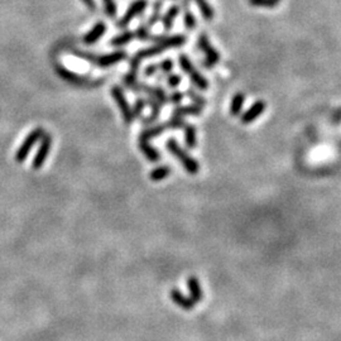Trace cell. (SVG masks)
Listing matches in <instances>:
<instances>
[{
	"label": "cell",
	"instance_id": "7c38bea8",
	"mask_svg": "<svg viewBox=\"0 0 341 341\" xmlns=\"http://www.w3.org/2000/svg\"><path fill=\"white\" fill-rule=\"evenodd\" d=\"M105 32H106V24L104 23V21H98V23L91 28V31H88L87 33L85 34L82 42L87 46L94 44V43L98 42L99 39L105 34Z\"/></svg>",
	"mask_w": 341,
	"mask_h": 341
},
{
	"label": "cell",
	"instance_id": "9a60e30c",
	"mask_svg": "<svg viewBox=\"0 0 341 341\" xmlns=\"http://www.w3.org/2000/svg\"><path fill=\"white\" fill-rule=\"evenodd\" d=\"M187 288H189L190 294H191V299L195 301L196 303L201 302L203 299L202 289H201L200 281L196 277H190L187 279Z\"/></svg>",
	"mask_w": 341,
	"mask_h": 341
},
{
	"label": "cell",
	"instance_id": "f1b7e54d",
	"mask_svg": "<svg viewBox=\"0 0 341 341\" xmlns=\"http://www.w3.org/2000/svg\"><path fill=\"white\" fill-rule=\"evenodd\" d=\"M137 38L141 41H147V39H152V36L149 34V27L147 24L142 23L138 28L135 29Z\"/></svg>",
	"mask_w": 341,
	"mask_h": 341
},
{
	"label": "cell",
	"instance_id": "8fae6325",
	"mask_svg": "<svg viewBox=\"0 0 341 341\" xmlns=\"http://www.w3.org/2000/svg\"><path fill=\"white\" fill-rule=\"evenodd\" d=\"M170 297H171L172 302H173L174 305L178 306V307H181L182 310L191 311L195 308V306H196V302L191 299V297L185 296V293H182V292L177 288L171 289Z\"/></svg>",
	"mask_w": 341,
	"mask_h": 341
},
{
	"label": "cell",
	"instance_id": "4dcf8cb0",
	"mask_svg": "<svg viewBox=\"0 0 341 341\" xmlns=\"http://www.w3.org/2000/svg\"><path fill=\"white\" fill-rule=\"evenodd\" d=\"M249 4L253 7H265V8H273L277 7L279 0H248Z\"/></svg>",
	"mask_w": 341,
	"mask_h": 341
},
{
	"label": "cell",
	"instance_id": "484cf974",
	"mask_svg": "<svg viewBox=\"0 0 341 341\" xmlns=\"http://www.w3.org/2000/svg\"><path fill=\"white\" fill-rule=\"evenodd\" d=\"M57 72L60 76L64 77V79H66L69 82H77V84H84L85 82V80L82 79V77H80L79 75H76V74H72L71 71H69V70L64 69V67L58 66Z\"/></svg>",
	"mask_w": 341,
	"mask_h": 341
},
{
	"label": "cell",
	"instance_id": "3957f363",
	"mask_svg": "<svg viewBox=\"0 0 341 341\" xmlns=\"http://www.w3.org/2000/svg\"><path fill=\"white\" fill-rule=\"evenodd\" d=\"M166 147H167L168 152L179 161V163H181L182 167L187 171V173L192 174V176L198 173V171H200V165H198V162L195 160V158H192L186 150L182 149V147L177 143L176 139L173 138L168 139Z\"/></svg>",
	"mask_w": 341,
	"mask_h": 341
},
{
	"label": "cell",
	"instance_id": "8992f818",
	"mask_svg": "<svg viewBox=\"0 0 341 341\" xmlns=\"http://www.w3.org/2000/svg\"><path fill=\"white\" fill-rule=\"evenodd\" d=\"M111 96L114 98L115 103H117L118 107L120 109V112H122V117L124 119L125 124H131L134 120L133 117V111H131V107L129 106L127 98L124 95V91L122 90V87L119 86H112L111 87Z\"/></svg>",
	"mask_w": 341,
	"mask_h": 341
},
{
	"label": "cell",
	"instance_id": "74e56055",
	"mask_svg": "<svg viewBox=\"0 0 341 341\" xmlns=\"http://www.w3.org/2000/svg\"><path fill=\"white\" fill-rule=\"evenodd\" d=\"M82 3H84V4L86 5V7L88 8V9L90 10H93V12H95L96 10V3H95V0H81Z\"/></svg>",
	"mask_w": 341,
	"mask_h": 341
},
{
	"label": "cell",
	"instance_id": "6da1fadb",
	"mask_svg": "<svg viewBox=\"0 0 341 341\" xmlns=\"http://www.w3.org/2000/svg\"><path fill=\"white\" fill-rule=\"evenodd\" d=\"M153 41H155V44L152 47L144 48L141 50L135 56L133 57V60L130 61V74L138 75V69L141 66V62L143 58L153 57V56L161 55L162 52H165L167 48H173V47H179V46L185 44L187 41V38L181 34H176V36L171 37H152Z\"/></svg>",
	"mask_w": 341,
	"mask_h": 341
},
{
	"label": "cell",
	"instance_id": "8d00e7d4",
	"mask_svg": "<svg viewBox=\"0 0 341 341\" xmlns=\"http://www.w3.org/2000/svg\"><path fill=\"white\" fill-rule=\"evenodd\" d=\"M158 70H160V66H158V63L149 64V66H147L146 70H144V76H147V77L153 76V75L157 74Z\"/></svg>",
	"mask_w": 341,
	"mask_h": 341
},
{
	"label": "cell",
	"instance_id": "cb8c5ba5",
	"mask_svg": "<svg viewBox=\"0 0 341 341\" xmlns=\"http://www.w3.org/2000/svg\"><path fill=\"white\" fill-rule=\"evenodd\" d=\"M195 2L196 4H197L198 9H200L201 15L203 17V19H206L208 21L213 20L215 17V13L213 8H211V5L208 3V0H195Z\"/></svg>",
	"mask_w": 341,
	"mask_h": 341
},
{
	"label": "cell",
	"instance_id": "4fadbf2b",
	"mask_svg": "<svg viewBox=\"0 0 341 341\" xmlns=\"http://www.w3.org/2000/svg\"><path fill=\"white\" fill-rule=\"evenodd\" d=\"M142 93L148 94L149 98H153L154 100H157L161 105H166L168 103V95L166 94V91L161 87H152L146 84H142Z\"/></svg>",
	"mask_w": 341,
	"mask_h": 341
},
{
	"label": "cell",
	"instance_id": "9c48e42d",
	"mask_svg": "<svg viewBox=\"0 0 341 341\" xmlns=\"http://www.w3.org/2000/svg\"><path fill=\"white\" fill-rule=\"evenodd\" d=\"M147 5H148L147 0H135V2L131 3V4L129 5L128 10L125 12V14L118 20L117 26L119 27V28H125L134 18L138 17L139 14H142V13L146 10Z\"/></svg>",
	"mask_w": 341,
	"mask_h": 341
},
{
	"label": "cell",
	"instance_id": "44dd1931",
	"mask_svg": "<svg viewBox=\"0 0 341 341\" xmlns=\"http://www.w3.org/2000/svg\"><path fill=\"white\" fill-rule=\"evenodd\" d=\"M171 172L172 170L170 166H160V167H155L154 170L150 171L149 178L150 181L153 182L163 181V179H166L167 177H170Z\"/></svg>",
	"mask_w": 341,
	"mask_h": 341
},
{
	"label": "cell",
	"instance_id": "836d02e7",
	"mask_svg": "<svg viewBox=\"0 0 341 341\" xmlns=\"http://www.w3.org/2000/svg\"><path fill=\"white\" fill-rule=\"evenodd\" d=\"M160 66V71H162L163 74H171V71L173 70V61L167 58V60H163L162 62L158 63Z\"/></svg>",
	"mask_w": 341,
	"mask_h": 341
},
{
	"label": "cell",
	"instance_id": "5bb4252c",
	"mask_svg": "<svg viewBox=\"0 0 341 341\" xmlns=\"http://www.w3.org/2000/svg\"><path fill=\"white\" fill-rule=\"evenodd\" d=\"M167 129H168L167 122L162 123V124H157V125H154V127H150L148 129H144V130L139 134L138 141L149 142V139L155 138V137H160L161 134L165 133V130H167Z\"/></svg>",
	"mask_w": 341,
	"mask_h": 341
},
{
	"label": "cell",
	"instance_id": "1f68e13d",
	"mask_svg": "<svg viewBox=\"0 0 341 341\" xmlns=\"http://www.w3.org/2000/svg\"><path fill=\"white\" fill-rule=\"evenodd\" d=\"M146 105H147V104H146V100H144V99H138V100L135 101L133 109H131V111H133L134 119H135V118H141L142 112H143V110H144V107H146Z\"/></svg>",
	"mask_w": 341,
	"mask_h": 341
},
{
	"label": "cell",
	"instance_id": "d6a6232c",
	"mask_svg": "<svg viewBox=\"0 0 341 341\" xmlns=\"http://www.w3.org/2000/svg\"><path fill=\"white\" fill-rule=\"evenodd\" d=\"M167 124L168 129H181L185 128V125H186V120H184V118L172 117L167 122Z\"/></svg>",
	"mask_w": 341,
	"mask_h": 341
},
{
	"label": "cell",
	"instance_id": "d6986e66",
	"mask_svg": "<svg viewBox=\"0 0 341 341\" xmlns=\"http://www.w3.org/2000/svg\"><path fill=\"white\" fill-rule=\"evenodd\" d=\"M146 104L147 105L150 106V109H152V115L148 118H146V119H143V124L148 125V124H152V123H154L155 120L158 119V117H160L161 114V104L158 103L157 100H154L153 98H148L146 99Z\"/></svg>",
	"mask_w": 341,
	"mask_h": 341
},
{
	"label": "cell",
	"instance_id": "83f0119b",
	"mask_svg": "<svg viewBox=\"0 0 341 341\" xmlns=\"http://www.w3.org/2000/svg\"><path fill=\"white\" fill-rule=\"evenodd\" d=\"M187 96H189L190 99L195 103V105L202 107V106H206V104H208V101H206V99L203 98V96H201L200 94L196 93L193 88H187Z\"/></svg>",
	"mask_w": 341,
	"mask_h": 341
},
{
	"label": "cell",
	"instance_id": "52a82bcc",
	"mask_svg": "<svg viewBox=\"0 0 341 341\" xmlns=\"http://www.w3.org/2000/svg\"><path fill=\"white\" fill-rule=\"evenodd\" d=\"M51 147H52V135L44 133L41 138V144H39L38 150H37L36 155H34L33 161H32V168L33 170H41L44 166L48 154H50Z\"/></svg>",
	"mask_w": 341,
	"mask_h": 341
},
{
	"label": "cell",
	"instance_id": "f546056e",
	"mask_svg": "<svg viewBox=\"0 0 341 341\" xmlns=\"http://www.w3.org/2000/svg\"><path fill=\"white\" fill-rule=\"evenodd\" d=\"M103 4H104V8H105V13L109 15L110 18L117 17L118 8H117V3H115V0H103Z\"/></svg>",
	"mask_w": 341,
	"mask_h": 341
},
{
	"label": "cell",
	"instance_id": "e0dca14e",
	"mask_svg": "<svg viewBox=\"0 0 341 341\" xmlns=\"http://www.w3.org/2000/svg\"><path fill=\"white\" fill-rule=\"evenodd\" d=\"M185 130V144L189 149H195L197 147V129L191 124H186Z\"/></svg>",
	"mask_w": 341,
	"mask_h": 341
},
{
	"label": "cell",
	"instance_id": "4316f807",
	"mask_svg": "<svg viewBox=\"0 0 341 341\" xmlns=\"http://www.w3.org/2000/svg\"><path fill=\"white\" fill-rule=\"evenodd\" d=\"M161 9H162V2H161V0H158V2H155L154 4H153V13H152V15L149 17L147 26H148V27L154 26V24L161 19Z\"/></svg>",
	"mask_w": 341,
	"mask_h": 341
},
{
	"label": "cell",
	"instance_id": "7a4b0ae2",
	"mask_svg": "<svg viewBox=\"0 0 341 341\" xmlns=\"http://www.w3.org/2000/svg\"><path fill=\"white\" fill-rule=\"evenodd\" d=\"M72 53L79 56L80 58H84V60L88 61L90 63H94L96 64V66L100 67H109L111 66V64L119 63L120 61L125 60V58L128 57L125 51H115V52L112 53H107V55H101V56L93 55V53L84 52V51L80 50H74L72 51Z\"/></svg>",
	"mask_w": 341,
	"mask_h": 341
},
{
	"label": "cell",
	"instance_id": "ba28073f",
	"mask_svg": "<svg viewBox=\"0 0 341 341\" xmlns=\"http://www.w3.org/2000/svg\"><path fill=\"white\" fill-rule=\"evenodd\" d=\"M198 47L200 50L202 51L203 55L206 56V62L203 64H206L208 67H213L215 64L219 63L220 61V55L219 52L216 51V48H214L211 46L210 41H209V37L206 33H201L200 37H198Z\"/></svg>",
	"mask_w": 341,
	"mask_h": 341
},
{
	"label": "cell",
	"instance_id": "5b68a950",
	"mask_svg": "<svg viewBox=\"0 0 341 341\" xmlns=\"http://www.w3.org/2000/svg\"><path fill=\"white\" fill-rule=\"evenodd\" d=\"M44 133H46L44 129L36 128V129H33V130H32L28 135H27V138L24 139L23 143L20 144V147L18 148L17 153H15V161H17L18 163H23L24 161L27 160V157H28L29 153H31L32 148L36 146L37 142L41 141V138Z\"/></svg>",
	"mask_w": 341,
	"mask_h": 341
},
{
	"label": "cell",
	"instance_id": "603a6c76",
	"mask_svg": "<svg viewBox=\"0 0 341 341\" xmlns=\"http://www.w3.org/2000/svg\"><path fill=\"white\" fill-rule=\"evenodd\" d=\"M134 38H137L135 31H125L124 33L119 34L118 37L112 38L111 42H110V44L120 47V46H124V44H128V43H130Z\"/></svg>",
	"mask_w": 341,
	"mask_h": 341
},
{
	"label": "cell",
	"instance_id": "d4e9b609",
	"mask_svg": "<svg viewBox=\"0 0 341 341\" xmlns=\"http://www.w3.org/2000/svg\"><path fill=\"white\" fill-rule=\"evenodd\" d=\"M185 7V14H184V23L189 31H192L197 27V20H196L195 14L190 10V4H184Z\"/></svg>",
	"mask_w": 341,
	"mask_h": 341
},
{
	"label": "cell",
	"instance_id": "ffe728a7",
	"mask_svg": "<svg viewBox=\"0 0 341 341\" xmlns=\"http://www.w3.org/2000/svg\"><path fill=\"white\" fill-rule=\"evenodd\" d=\"M179 9H181L179 5H172L170 9L167 10V13L163 15L162 23H163V27H165L166 31H171V28L173 27L174 19H176L177 15L179 14Z\"/></svg>",
	"mask_w": 341,
	"mask_h": 341
},
{
	"label": "cell",
	"instance_id": "d590c367",
	"mask_svg": "<svg viewBox=\"0 0 341 341\" xmlns=\"http://www.w3.org/2000/svg\"><path fill=\"white\" fill-rule=\"evenodd\" d=\"M182 100H184V94L179 93V91H173V93L168 96V103L174 104V105L181 104Z\"/></svg>",
	"mask_w": 341,
	"mask_h": 341
},
{
	"label": "cell",
	"instance_id": "e575fe53",
	"mask_svg": "<svg viewBox=\"0 0 341 341\" xmlns=\"http://www.w3.org/2000/svg\"><path fill=\"white\" fill-rule=\"evenodd\" d=\"M181 81H182L181 76H179V75H177V74H170L167 76V84L172 88L177 87V86L181 84Z\"/></svg>",
	"mask_w": 341,
	"mask_h": 341
},
{
	"label": "cell",
	"instance_id": "7402d4cb",
	"mask_svg": "<svg viewBox=\"0 0 341 341\" xmlns=\"http://www.w3.org/2000/svg\"><path fill=\"white\" fill-rule=\"evenodd\" d=\"M244 101H245V95L243 93H238L233 96L232 104H230V114L233 117H238L240 114Z\"/></svg>",
	"mask_w": 341,
	"mask_h": 341
},
{
	"label": "cell",
	"instance_id": "30bf717a",
	"mask_svg": "<svg viewBox=\"0 0 341 341\" xmlns=\"http://www.w3.org/2000/svg\"><path fill=\"white\" fill-rule=\"evenodd\" d=\"M267 109V104L263 100H258L253 104L243 115H241V123L243 124H252L254 120H257Z\"/></svg>",
	"mask_w": 341,
	"mask_h": 341
},
{
	"label": "cell",
	"instance_id": "2e32d148",
	"mask_svg": "<svg viewBox=\"0 0 341 341\" xmlns=\"http://www.w3.org/2000/svg\"><path fill=\"white\" fill-rule=\"evenodd\" d=\"M138 146H139V149L142 150V153H143V154L148 158V161H150V162L155 163L161 160V154H160V152H158V149H155L154 147L150 146L149 142L139 141Z\"/></svg>",
	"mask_w": 341,
	"mask_h": 341
},
{
	"label": "cell",
	"instance_id": "ac0fdd59",
	"mask_svg": "<svg viewBox=\"0 0 341 341\" xmlns=\"http://www.w3.org/2000/svg\"><path fill=\"white\" fill-rule=\"evenodd\" d=\"M202 112V109L197 105H187V106H178L173 109L172 117H179L184 118L187 115H192V117H198Z\"/></svg>",
	"mask_w": 341,
	"mask_h": 341
},
{
	"label": "cell",
	"instance_id": "277c9868",
	"mask_svg": "<svg viewBox=\"0 0 341 341\" xmlns=\"http://www.w3.org/2000/svg\"><path fill=\"white\" fill-rule=\"evenodd\" d=\"M178 61H179V66H181L182 71H184L185 74L189 75L192 84H195V86H197L200 90H202V91L208 90L209 88L208 79H206L205 76H202V75H201L200 72L196 70V67L193 66L191 60L189 58V56L181 53L178 57Z\"/></svg>",
	"mask_w": 341,
	"mask_h": 341
}]
</instances>
